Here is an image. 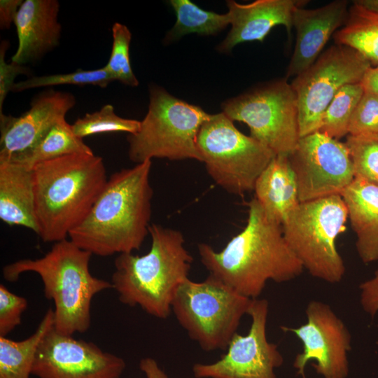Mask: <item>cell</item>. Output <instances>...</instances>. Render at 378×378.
Segmentation results:
<instances>
[{
	"label": "cell",
	"instance_id": "6da1fadb",
	"mask_svg": "<svg viewBox=\"0 0 378 378\" xmlns=\"http://www.w3.org/2000/svg\"><path fill=\"white\" fill-rule=\"evenodd\" d=\"M244 228L219 251L200 243L197 251L209 274L241 295L257 299L268 281L284 283L299 276L304 267L288 245L282 227L253 198L248 204Z\"/></svg>",
	"mask_w": 378,
	"mask_h": 378
},
{
	"label": "cell",
	"instance_id": "7a4b0ae2",
	"mask_svg": "<svg viewBox=\"0 0 378 378\" xmlns=\"http://www.w3.org/2000/svg\"><path fill=\"white\" fill-rule=\"evenodd\" d=\"M151 164L111 174L85 218L69 232L70 240L102 257L139 250L150 225Z\"/></svg>",
	"mask_w": 378,
	"mask_h": 378
},
{
	"label": "cell",
	"instance_id": "3957f363",
	"mask_svg": "<svg viewBox=\"0 0 378 378\" xmlns=\"http://www.w3.org/2000/svg\"><path fill=\"white\" fill-rule=\"evenodd\" d=\"M35 214L44 242L66 239L87 216L108 178L103 159L73 153L34 167Z\"/></svg>",
	"mask_w": 378,
	"mask_h": 378
},
{
	"label": "cell",
	"instance_id": "277c9868",
	"mask_svg": "<svg viewBox=\"0 0 378 378\" xmlns=\"http://www.w3.org/2000/svg\"><path fill=\"white\" fill-rule=\"evenodd\" d=\"M148 232L149 251L143 255L119 254L111 283L122 304L166 319L178 288L189 278L193 259L180 231L151 224Z\"/></svg>",
	"mask_w": 378,
	"mask_h": 378
},
{
	"label": "cell",
	"instance_id": "5b68a950",
	"mask_svg": "<svg viewBox=\"0 0 378 378\" xmlns=\"http://www.w3.org/2000/svg\"><path fill=\"white\" fill-rule=\"evenodd\" d=\"M92 254L67 239L54 243L50 250L36 259H22L3 268L5 280L14 282L28 272L37 274L47 299L54 302L53 328L72 336L86 332L91 324L94 296L108 288L111 282L94 276L90 271Z\"/></svg>",
	"mask_w": 378,
	"mask_h": 378
},
{
	"label": "cell",
	"instance_id": "8992f818",
	"mask_svg": "<svg viewBox=\"0 0 378 378\" xmlns=\"http://www.w3.org/2000/svg\"><path fill=\"white\" fill-rule=\"evenodd\" d=\"M210 115L162 87L150 85L148 112L139 130L127 136L130 160L136 164L153 158L202 162L197 139Z\"/></svg>",
	"mask_w": 378,
	"mask_h": 378
},
{
	"label": "cell",
	"instance_id": "52a82bcc",
	"mask_svg": "<svg viewBox=\"0 0 378 378\" xmlns=\"http://www.w3.org/2000/svg\"><path fill=\"white\" fill-rule=\"evenodd\" d=\"M347 220L342 197L334 195L300 202L282 224L288 245L312 276L330 284L342 281L345 265L336 241Z\"/></svg>",
	"mask_w": 378,
	"mask_h": 378
},
{
	"label": "cell",
	"instance_id": "ba28073f",
	"mask_svg": "<svg viewBox=\"0 0 378 378\" xmlns=\"http://www.w3.org/2000/svg\"><path fill=\"white\" fill-rule=\"evenodd\" d=\"M251 302L209 274L199 282L186 279L175 295L172 312L204 351L226 350Z\"/></svg>",
	"mask_w": 378,
	"mask_h": 378
},
{
	"label": "cell",
	"instance_id": "9c48e42d",
	"mask_svg": "<svg viewBox=\"0 0 378 378\" xmlns=\"http://www.w3.org/2000/svg\"><path fill=\"white\" fill-rule=\"evenodd\" d=\"M197 144L202 162L215 183L237 195L253 190L258 178L276 155L237 130L223 112L211 114L203 123Z\"/></svg>",
	"mask_w": 378,
	"mask_h": 378
},
{
	"label": "cell",
	"instance_id": "30bf717a",
	"mask_svg": "<svg viewBox=\"0 0 378 378\" xmlns=\"http://www.w3.org/2000/svg\"><path fill=\"white\" fill-rule=\"evenodd\" d=\"M232 121L245 123L250 136L275 155H289L300 139L295 92L286 78L267 83L221 104Z\"/></svg>",
	"mask_w": 378,
	"mask_h": 378
},
{
	"label": "cell",
	"instance_id": "8fae6325",
	"mask_svg": "<svg viewBox=\"0 0 378 378\" xmlns=\"http://www.w3.org/2000/svg\"><path fill=\"white\" fill-rule=\"evenodd\" d=\"M370 62L356 50L335 44L321 53L291 86L298 100L300 137L318 132L323 115L344 85L361 83Z\"/></svg>",
	"mask_w": 378,
	"mask_h": 378
},
{
	"label": "cell",
	"instance_id": "7c38bea8",
	"mask_svg": "<svg viewBox=\"0 0 378 378\" xmlns=\"http://www.w3.org/2000/svg\"><path fill=\"white\" fill-rule=\"evenodd\" d=\"M288 158L300 202L340 195L355 178L346 144L320 132L300 137Z\"/></svg>",
	"mask_w": 378,
	"mask_h": 378
},
{
	"label": "cell",
	"instance_id": "4fadbf2b",
	"mask_svg": "<svg viewBox=\"0 0 378 378\" xmlns=\"http://www.w3.org/2000/svg\"><path fill=\"white\" fill-rule=\"evenodd\" d=\"M307 322L297 328L281 326L294 334L302 344V351L294 359L297 374L306 378L304 370L312 360L313 368L323 378H347L348 354L351 335L343 321L326 303L310 301L306 307Z\"/></svg>",
	"mask_w": 378,
	"mask_h": 378
},
{
	"label": "cell",
	"instance_id": "5bb4252c",
	"mask_svg": "<svg viewBox=\"0 0 378 378\" xmlns=\"http://www.w3.org/2000/svg\"><path fill=\"white\" fill-rule=\"evenodd\" d=\"M269 302L252 299L248 312L251 318L246 335L235 334L227 352L212 363H196L192 367L197 378H276L275 370L284 363L276 344L267 338Z\"/></svg>",
	"mask_w": 378,
	"mask_h": 378
},
{
	"label": "cell",
	"instance_id": "9a60e30c",
	"mask_svg": "<svg viewBox=\"0 0 378 378\" xmlns=\"http://www.w3.org/2000/svg\"><path fill=\"white\" fill-rule=\"evenodd\" d=\"M125 367L122 358L52 327L38 347L31 374L38 378H120Z\"/></svg>",
	"mask_w": 378,
	"mask_h": 378
},
{
	"label": "cell",
	"instance_id": "2e32d148",
	"mask_svg": "<svg viewBox=\"0 0 378 378\" xmlns=\"http://www.w3.org/2000/svg\"><path fill=\"white\" fill-rule=\"evenodd\" d=\"M75 104L71 93L50 89L34 97L20 116L0 114V161L33 146Z\"/></svg>",
	"mask_w": 378,
	"mask_h": 378
},
{
	"label": "cell",
	"instance_id": "e0dca14e",
	"mask_svg": "<svg viewBox=\"0 0 378 378\" xmlns=\"http://www.w3.org/2000/svg\"><path fill=\"white\" fill-rule=\"evenodd\" d=\"M349 8L347 1L335 0L316 8L300 6L295 10L293 24L296 40L286 79L296 77L317 59L330 38L345 24Z\"/></svg>",
	"mask_w": 378,
	"mask_h": 378
},
{
	"label": "cell",
	"instance_id": "ac0fdd59",
	"mask_svg": "<svg viewBox=\"0 0 378 378\" xmlns=\"http://www.w3.org/2000/svg\"><path fill=\"white\" fill-rule=\"evenodd\" d=\"M304 3L298 0H256L247 4L227 1L231 29L216 49L229 53L241 43L262 42L277 25L286 27L288 35L293 27V13Z\"/></svg>",
	"mask_w": 378,
	"mask_h": 378
},
{
	"label": "cell",
	"instance_id": "d6986e66",
	"mask_svg": "<svg viewBox=\"0 0 378 378\" xmlns=\"http://www.w3.org/2000/svg\"><path fill=\"white\" fill-rule=\"evenodd\" d=\"M59 11L57 0L23 1L14 21L18 46L11 62L22 65L35 62L59 45L62 32Z\"/></svg>",
	"mask_w": 378,
	"mask_h": 378
},
{
	"label": "cell",
	"instance_id": "ffe728a7",
	"mask_svg": "<svg viewBox=\"0 0 378 378\" xmlns=\"http://www.w3.org/2000/svg\"><path fill=\"white\" fill-rule=\"evenodd\" d=\"M361 261L378 260V186L358 178L341 193Z\"/></svg>",
	"mask_w": 378,
	"mask_h": 378
},
{
	"label": "cell",
	"instance_id": "44dd1931",
	"mask_svg": "<svg viewBox=\"0 0 378 378\" xmlns=\"http://www.w3.org/2000/svg\"><path fill=\"white\" fill-rule=\"evenodd\" d=\"M0 218L9 225L22 226L38 234L33 169L0 162Z\"/></svg>",
	"mask_w": 378,
	"mask_h": 378
},
{
	"label": "cell",
	"instance_id": "7402d4cb",
	"mask_svg": "<svg viewBox=\"0 0 378 378\" xmlns=\"http://www.w3.org/2000/svg\"><path fill=\"white\" fill-rule=\"evenodd\" d=\"M253 190L254 198L267 215L282 225L300 202L288 155H276L258 178Z\"/></svg>",
	"mask_w": 378,
	"mask_h": 378
},
{
	"label": "cell",
	"instance_id": "603a6c76",
	"mask_svg": "<svg viewBox=\"0 0 378 378\" xmlns=\"http://www.w3.org/2000/svg\"><path fill=\"white\" fill-rule=\"evenodd\" d=\"M73 153H93L82 139L76 136L66 119L56 123L27 150L0 162H10L33 169L36 164Z\"/></svg>",
	"mask_w": 378,
	"mask_h": 378
},
{
	"label": "cell",
	"instance_id": "cb8c5ba5",
	"mask_svg": "<svg viewBox=\"0 0 378 378\" xmlns=\"http://www.w3.org/2000/svg\"><path fill=\"white\" fill-rule=\"evenodd\" d=\"M53 325L54 312L50 308L27 338L15 341L0 336V378H29L38 347Z\"/></svg>",
	"mask_w": 378,
	"mask_h": 378
},
{
	"label": "cell",
	"instance_id": "d4e9b609",
	"mask_svg": "<svg viewBox=\"0 0 378 378\" xmlns=\"http://www.w3.org/2000/svg\"><path fill=\"white\" fill-rule=\"evenodd\" d=\"M332 36L335 44L356 50L372 67L378 65V14L353 4L345 24Z\"/></svg>",
	"mask_w": 378,
	"mask_h": 378
},
{
	"label": "cell",
	"instance_id": "484cf974",
	"mask_svg": "<svg viewBox=\"0 0 378 378\" xmlns=\"http://www.w3.org/2000/svg\"><path fill=\"white\" fill-rule=\"evenodd\" d=\"M169 4L174 10L176 20L165 36V43L192 33L215 35L230 24L227 13L219 14L205 10L190 0H171Z\"/></svg>",
	"mask_w": 378,
	"mask_h": 378
},
{
	"label": "cell",
	"instance_id": "4316f807",
	"mask_svg": "<svg viewBox=\"0 0 378 378\" xmlns=\"http://www.w3.org/2000/svg\"><path fill=\"white\" fill-rule=\"evenodd\" d=\"M363 92L361 83L343 86L326 108L318 132L337 140L347 136L352 115Z\"/></svg>",
	"mask_w": 378,
	"mask_h": 378
},
{
	"label": "cell",
	"instance_id": "83f0119b",
	"mask_svg": "<svg viewBox=\"0 0 378 378\" xmlns=\"http://www.w3.org/2000/svg\"><path fill=\"white\" fill-rule=\"evenodd\" d=\"M141 122L118 116L111 104H106L99 111L88 113L84 117L78 118L72 125L74 134L80 139L85 136L112 132L136 133Z\"/></svg>",
	"mask_w": 378,
	"mask_h": 378
},
{
	"label": "cell",
	"instance_id": "f1b7e54d",
	"mask_svg": "<svg viewBox=\"0 0 378 378\" xmlns=\"http://www.w3.org/2000/svg\"><path fill=\"white\" fill-rule=\"evenodd\" d=\"M113 81L114 80L103 66L91 70L78 69L68 74L31 76L24 80L15 83L11 92H20L29 89L59 85H92L105 88Z\"/></svg>",
	"mask_w": 378,
	"mask_h": 378
},
{
	"label": "cell",
	"instance_id": "f546056e",
	"mask_svg": "<svg viewBox=\"0 0 378 378\" xmlns=\"http://www.w3.org/2000/svg\"><path fill=\"white\" fill-rule=\"evenodd\" d=\"M344 143L352 160L355 178L378 186V134H349Z\"/></svg>",
	"mask_w": 378,
	"mask_h": 378
},
{
	"label": "cell",
	"instance_id": "4dcf8cb0",
	"mask_svg": "<svg viewBox=\"0 0 378 378\" xmlns=\"http://www.w3.org/2000/svg\"><path fill=\"white\" fill-rule=\"evenodd\" d=\"M113 44L109 59L104 66L114 81L126 85L136 87L139 80L136 78L130 60V45L132 34L128 27L115 22L112 27Z\"/></svg>",
	"mask_w": 378,
	"mask_h": 378
},
{
	"label": "cell",
	"instance_id": "1f68e13d",
	"mask_svg": "<svg viewBox=\"0 0 378 378\" xmlns=\"http://www.w3.org/2000/svg\"><path fill=\"white\" fill-rule=\"evenodd\" d=\"M349 134H378V94L365 90L352 115ZM348 134V135H349Z\"/></svg>",
	"mask_w": 378,
	"mask_h": 378
},
{
	"label": "cell",
	"instance_id": "d6a6232c",
	"mask_svg": "<svg viewBox=\"0 0 378 378\" xmlns=\"http://www.w3.org/2000/svg\"><path fill=\"white\" fill-rule=\"evenodd\" d=\"M27 307L25 298L0 285V336L6 335L21 324L22 315Z\"/></svg>",
	"mask_w": 378,
	"mask_h": 378
},
{
	"label": "cell",
	"instance_id": "836d02e7",
	"mask_svg": "<svg viewBox=\"0 0 378 378\" xmlns=\"http://www.w3.org/2000/svg\"><path fill=\"white\" fill-rule=\"evenodd\" d=\"M9 42L4 40L0 44V114L3 113V105L9 93L12 91L15 78L21 75H29L30 69L25 65L11 62L7 63L5 55L9 48Z\"/></svg>",
	"mask_w": 378,
	"mask_h": 378
},
{
	"label": "cell",
	"instance_id": "e575fe53",
	"mask_svg": "<svg viewBox=\"0 0 378 378\" xmlns=\"http://www.w3.org/2000/svg\"><path fill=\"white\" fill-rule=\"evenodd\" d=\"M359 289L363 309L374 317L378 312V267L372 278L360 284Z\"/></svg>",
	"mask_w": 378,
	"mask_h": 378
},
{
	"label": "cell",
	"instance_id": "d590c367",
	"mask_svg": "<svg viewBox=\"0 0 378 378\" xmlns=\"http://www.w3.org/2000/svg\"><path fill=\"white\" fill-rule=\"evenodd\" d=\"M22 0L0 1V28L7 29L15 21L18 11L21 6Z\"/></svg>",
	"mask_w": 378,
	"mask_h": 378
},
{
	"label": "cell",
	"instance_id": "8d00e7d4",
	"mask_svg": "<svg viewBox=\"0 0 378 378\" xmlns=\"http://www.w3.org/2000/svg\"><path fill=\"white\" fill-rule=\"evenodd\" d=\"M139 368L146 378H168L160 368L157 361L150 357L143 358L139 363Z\"/></svg>",
	"mask_w": 378,
	"mask_h": 378
},
{
	"label": "cell",
	"instance_id": "74e56055",
	"mask_svg": "<svg viewBox=\"0 0 378 378\" xmlns=\"http://www.w3.org/2000/svg\"><path fill=\"white\" fill-rule=\"evenodd\" d=\"M361 83L365 90L378 94V70L371 66L364 75Z\"/></svg>",
	"mask_w": 378,
	"mask_h": 378
},
{
	"label": "cell",
	"instance_id": "f35d334b",
	"mask_svg": "<svg viewBox=\"0 0 378 378\" xmlns=\"http://www.w3.org/2000/svg\"><path fill=\"white\" fill-rule=\"evenodd\" d=\"M353 4L368 12L378 14V0H356Z\"/></svg>",
	"mask_w": 378,
	"mask_h": 378
},
{
	"label": "cell",
	"instance_id": "ab89813d",
	"mask_svg": "<svg viewBox=\"0 0 378 378\" xmlns=\"http://www.w3.org/2000/svg\"><path fill=\"white\" fill-rule=\"evenodd\" d=\"M374 68L377 69L378 70V65L376 66Z\"/></svg>",
	"mask_w": 378,
	"mask_h": 378
}]
</instances>
